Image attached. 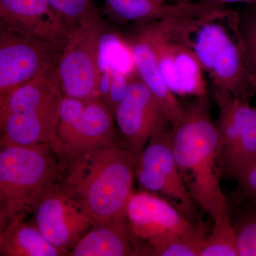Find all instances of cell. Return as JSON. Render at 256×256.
<instances>
[{
    "mask_svg": "<svg viewBox=\"0 0 256 256\" xmlns=\"http://www.w3.org/2000/svg\"><path fill=\"white\" fill-rule=\"evenodd\" d=\"M164 1L166 2V0H164ZM173 1H174L176 3H186L193 1V0H173Z\"/></svg>",
    "mask_w": 256,
    "mask_h": 256,
    "instance_id": "29",
    "label": "cell"
},
{
    "mask_svg": "<svg viewBox=\"0 0 256 256\" xmlns=\"http://www.w3.org/2000/svg\"><path fill=\"white\" fill-rule=\"evenodd\" d=\"M62 170L50 144L0 148V197L8 226L34 213L56 186Z\"/></svg>",
    "mask_w": 256,
    "mask_h": 256,
    "instance_id": "4",
    "label": "cell"
},
{
    "mask_svg": "<svg viewBox=\"0 0 256 256\" xmlns=\"http://www.w3.org/2000/svg\"><path fill=\"white\" fill-rule=\"evenodd\" d=\"M114 112L100 99L63 96L56 136L63 161L88 151L117 144Z\"/></svg>",
    "mask_w": 256,
    "mask_h": 256,
    "instance_id": "10",
    "label": "cell"
},
{
    "mask_svg": "<svg viewBox=\"0 0 256 256\" xmlns=\"http://www.w3.org/2000/svg\"><path fill=\"white\" fill-rule=\"evenodd\" d=\"M137 162L124 146L114 144L98 148L62 163L56 186L94 227L126 220Z\"/></svg>",
    "mask_w": 256,
    "mask_h": 256,
    "instance_id": "1",
    "label": "cell"
},
{
    "mask_svg": "<svg viewBox=\"0 0 256 256\" xmlns=\"http://www.w3.org/2000/svg\"><path fill=\"white\" fill-rule=\"evenodd\" d=\"M50 6L63 16L70 28H77L98 16L94 0H47Z\"/></svg>",
    "mask_w": 256,
    "mask_h": 256,
    "instance_id": "24",
    "label": "cell"
},
{
    "mask_svg": "<svg viewBox=\"0 0 256 256\" xmlns=\"http://www.w3.org/2000/svg\"><path fill=\"white\" fill-rule=\"evenodd\" d=\"M208 20L214 18H166L142 24L152 45L162 78L175 96L196 97L208 94L193 48L194 34Z\"/></svg>",
    "mask_w": 256,
    "mask_h": 256,
    "instance_id": "5",
    "label": "cell"
},
{
    "mask_svg": "<svg viewBox=\"0 0 256 256\" xmlns=\"http://www.w3.org/2000/svg\"><path fill=\"white\" fill-rule=\"evenodd\" d=\"M62 50L42 40L0 28V106L8 96L46 69L54 66Z\"/></svg>",
    "mask_w": 256,
    "mask_h": 256,
    "instance_id": "12",
    "label": "cell"
},
{
    "mask_svg": "<svg viewBox=\"0 0 256 256\" xmlns=\"http://www.w3.org/2000/svg\"><path fill=\"white\" fill-rule=\"evenodd\" d=\"M234 214L230 216L238 256H256V204L246 202L230 206Z\"/></svg>",
    "mask_w": 256,
    "mask_h": 256,
    "instance_id": "22",
    "label": "cell"
},
{
    "mask_svg": "<svg viewBox=\"0 0 256 256\" xmlns=\"http://www.w3.org/2000/svg\"><path fill=\"white\" fill-rule=\"evenodd\" d=\"M114 117L124 148L137 161L151 138L171 127L164 108L137 72L131 76L127 92L116 107Z\"/></svg>",
    "mask_w": 256,
    "mask_h": 256,
    "instance_id": "13",
    "label": "cell"
},
{
    "mask_svg": "<svg viewBox=\"0 0 256 256\" xmlns=\"http://www.w3.org/2000/svg\"><path fill=\"white\" fill-rule=\"evenodd\" d=\"M62 98L56 65L12 92L0 106V148L50 144L62 161L56 136Z\"/></svg>",
    "mask_w": 256,
    "mask_h": 256,
    "instance_id": "3",
    "label": "cell"
},
{
    "mask_svg": "<svg viewBox=\"0 0 256 256\" xmlns=\"http://www.w3.org/2000/svg\"><path fill=\"white\" fill-rule=\"evenodd\" d=\"M100 76L136 72L134 60L128 40L107 28L101 36L98 56Z\"/></svg>",
    "mask_w": 256,
    "mask_h": 256,
    "instance_id": "20",
    "label": "cell"
},
{
    "mask_svg": "<svg viewBox=\"0 0 256 256\" xmlns=\"http://www.w3.org/2000/svg\"><path fill=\"white\" fill-rule=\"evenodd\" d=\"M164 0H105L104 13L111 21L120 24H148L166 18H210L228 21L233 10L225 5L200 0L166 4Z\"/></svg>",
    "mask_w": 256,
    "mask_h": 256,
    "instance_id": "14",
    "label": "cell"
},
{
    "mask_svg": "<svg viewBox=\"0 0 256 256\" xmlns=\"http://www.w3.org/2000/svg\"><path fill=\"white\" fill-rule=\"evenodd\" d=\"M1 25H2V22H1V20H0V28H1Z\"/></svg>",
    "mask_w": 256,
    "mask_h": 256,
    "instance_id": "30",
    "label": "cell"
},
{
    "mask_svg": "<svg viewBox=\"0 0 256 256\" xmlns=\"http://www.w3.org/2000/svg\"><path fill=\"white\" fill-rule=\"evenodd\" d=\"M101 14L72 28L56 64L63 96L92 100L99 96V47L107 28Z\"/></svg>",
    "mask_w": 256,
    "mask_h": 256,
    "instance_id": "7",
    "label": "cell"
},
{
    "mask_svg": "<svg viewBox=\"0 0 256 256\" xmlns=\"http://www.w3.org/2000/svg\"><path fill=\"white\" fill-rule=\"evenodd\" d=\"M184 106L171 124L170 143L180 174L198 208L215 220L230 212L220 186V134L210 114L208 94Z\"/></svg>",
    "mask_w": 256,
    "mask_h": 256,
    "instance_id": "2",
    "label": "cell"
},
{
    "mask_svg": "<svg viewBox=\"0 0 256 256\" xmlns=\"http://www.w3.org/2000/svg\"><path fill=\"white\" fill-rule=\"evenodd\" d=\"M205 1L213 2L224 5L234 4V3H242L245 5L256 4V0H205Z\"/></svg>",
    "mask_w": 256,
    "mask_h": 256,
    "instance_id": "28",
    "label": "cell"
},
{
    "mask_svg": "<svg viewBox=\"0 0 256 256\" xmlns=\"http://www.w3.org/2000/svg\"><path fill=\"white\" fill-rule=\"evenodd\" d=\"M0 256H65L68 254L50 244L34 224L30 225L21 220L12 222L5 229Z\"/></svg>",
    "mask_w": 256,
    "mask_h": 256,
    "instance_id": "19",
    "label": "cell"
},
{
    "mask_svg": "<svg viewBox=\"0 0 256 256\" xmlns=\"http://www.w3.org/2000/svg\"><path fill=\"white\" fill-rule=\"evenodd\" d=\"M8 223L5 215L4 208H3L2 202L0 197V246H1L2 239L5 229L8 227Z\"/></svg>",
    "mask_w": 256,
    "mask_h": 256,
    "instance_id": "27",
    "label": "cell"
},
{
    "mask_svg": "<svg viewBox=\"0 0 256 256\" xmlns=\"http://www.w3.org/2000/svg\"><path fill=\"white\" fill-rule=\"evenodd\" d=\"M170 129L156 133L150 140L138 160L136 180L141 190L156 194L174 205L194 224L202 220L198 206L188 192L175 161Z\"/></svg>",
    "mask_w": 256,
    "mask_h": 256,
    "instance_id": "11",
    "label": "cell"
},
{
    "mask_svg": "<svg viewBox=\"0 0 256 256\" xmlns=\"http://www.w3.org/2000/svg\"><path fill=\"white\" fill-rule=\"evenodd\" d=\"M34 225L50 244L66 252L94 228L92 222L57 186L34 212Z\"/></svg>",
    "mask_w": 256,
    "mask_h": 256,
    "instance_id": "16",
    "label": "cell"
},
{
    "mask_svg": "<svg viewBox=\"0 0 256 256\" xmlns=\"http://www.w3.org/2000/svg\"><path fill=\"white\" fill-rule=\"evenodd\" d=\"M140 24L137 32L128 40L136 72L164 108L172 124L181 114L183 104L162 78L150 37L142 24Z\"/></svg>",
    "mask_w": 256,
    "mask_h": 256,
    "instance_id": "17",
    "label": "cell"
},
{
    "mask_svg": "<svg viewBox=\"0 0 256 256\" xmlns=\"http://www.w3.org/2000/svg\"><path fill=\"white\" fill-rule=\"evenodd\" d=\"M248 68L256 79V4H246L238 11H234L228 20Z\"/></svg>",
    "mask_w": 256,
    "mask_h": 256,
    "instance_id": "21",
    "label": "cell"
},
{
    "mask_svg": "<svg viewBox=\"0 0 256 256\" xmlns=\"http://www.w3.org/2000/svg\"><path fill=\"white\" fill-rule=\"evenodd\" d=\"M126 220L136 256H149L170 240L193 233L202 220L192 223L165 198L143 190L131 195Z\"/></svg>",
    "mask_w": 256,
    "mask_h": 256,
    "instance_id": "9",
    "label": "cell"
},
{
    "mask_svg": "<svg viewBox=\"0 0 256 256\" xmlns=\"http://www.w3.org/2000/svg\"><path fill=\"white\" fill-rule=\"evenodd\" d=\"M0 20L10 31L46 42L60 50L72 32L47 0H0Z\"/></svg>",
    "mask_w": 256,
    "mask_h": 256,
    "instance_id": "15",
    "label": "cell"
},
{
    "mask_svg": "<svg viewBox=\"0 0 256 256\" xmlns=\"http://www.w3.org/2000/svg\"><path fill=\"white\" fill-rule=\"evenodd\" d=\"M213 94L218 108L215 124L222 176L236 181L256 160V108L224 88L213 85Z\"/></svg>",
    "mask_w": 256,
    "mask_h": 256,
    "instance_id": "8",
    "label": "cell"
},
{
    "mask_svg": "<svg viewBox=\"0 0 256 256\" xmlns=\"http://www.w3.org/2000/svg\"><path fill=\"white\" fill-rule=\"evenodd\" d=\"M69 256H136L126 220L94 227L69 252Z\"/></svg>",
    "mask_w": 256,
    "mask_h": 256,
    "instance_id": "18",
    "label": "cell"
},
{
    "mask_svg": "<svg viewBox=\"0 0 256 256\" xmlns=\"http://www.w3.org/2000/svg\"><path fill=\"white\" fill-rule=\"evenodd\" d=\"M131 76L122 74H112L110 90H109L108 96L105 104L114 112V114L116 107L124 98L127 92Z\"/></svg>",
    "mask_w": 256,
    "mask_h": 256,
    "instance_id": "26",
    "label": "cell"
},
{
    "mask_svg": "<svg viewBox=\"0 0 256 256\" xmlns=\"http://www.w3.org/2000/svg\"><path fill=\"white\" fill-rule=\"evenodd\" d=\"M193 48L203 72L214 86L224 88L250 104L256 96V79L248 68L242 50L218 20H208L193 35Z\"/></svg>",
    "mask_w": 256,
    "mask_h": 256,
    "instance_id": "6",
    "label": "cell"
},
{
    "mask_svg": "<svg viewBox=\"0 0 256 256\" xmlns=\"http://www.w3.org/2000/svg\"><path fill=\"white\" fill-rule=\"evenodd\" d=\"M213 228L200 256H238L236 238L230 212L214 220Z\"/></svg>",
    "mask_w": 256,
    "mask_h": 256,
    "instance_id": "23",
    "label": "cell"
},
{
    "mask_svg": "<svg viewBox=\"0 0 256 256\" xmlns=\"http://www.w3.org/2000/svg\"><path fill=\"white\" fill-rule=\"evenodd\" d=\"M237 186L230 196L232 206L248 202L256 204V160L236 180Z\"/></svg>",
    "mask_w": 256,
    "mask_h": 256,
    "instance_id": "25",
    "label": "cell"
},
{
    "mask_svg": "<svg viewBox=\"0 0 256 256\" xmlns=\"http://www.w3.org/2000/svg\"></svg>",
    "mask_w": 256,
    "mask_h": 256,
    "instance_id": "31",
    "label": "cell"
}]
</instances>
